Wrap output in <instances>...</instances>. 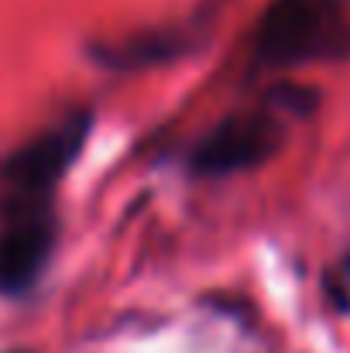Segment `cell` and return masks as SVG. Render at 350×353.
<instances>
[{"label":"cell","mask_w":350,"mask_h":353,"mask_svg":"<svg viewBox=\"0 0 350 353\" xmlns=\"http://www.w3.org/2000/svg\"><path fill=\"white\" fill-rule=\"evenodd\" d=\"M350 48V21L340 0H271L254 28L257 65H302L340 59Z\"/></svg>","instance_id":"obj_1"},{"label":"cell","mask_w":350,"mask_h":353,"mask_svg":"<svg viewBox=\"0 0 350 353\" xmlns=\"http://www.w3.org/2000/svg\"><path fill=\"white\" fill-rule=\"evenodd\" d=\"M90 123V110H72L17 144L0 161V213L48 210L55 185L66 179L86 144Z\"/></svg>","instance_id":"obj_2"},{"label":"cell","mask_w":350,"mask_h":353,"mask_svg":"<svg viewBox=\"0 0 350 353\" xmlns=\"http://www.w3.org/2000/svg\"><path fill=\"white\" fill-rule=\"evenodd\" d=\"M282 141H285V127L271 107L237 110V114L217 120L196 141L189 154V168L206 179L251 172V168H261L268 158H275Z\"/></svg>","instance_id":"obj_3"},{"label":"cell","mask_w":350,"mask_h":353,"mask_svg":"<svg viewBox=\"0 0 350 353\" xmlns=\"http://www.w3.org/2000/svg\"><path fill=\"white\" fill-rule=\"evenodd\" d=\"M55 220L48 210L0 213V295L28 288L48 264Z\"/></svg>","instance_id":"obj_4"},{"label":"cell","mask_w":350,"mask_h":353,"mask_svg":"<svg viewBox=\"0 0 350 353\" xmlns=\"http://www.w3.org/2000/svg\"><path fill=\"white\" fill-rule=\"evenodd\" d=\"M347 271H350V257H347Z\"/></svg>","instance_id":"obj_5"}]
</instances>
